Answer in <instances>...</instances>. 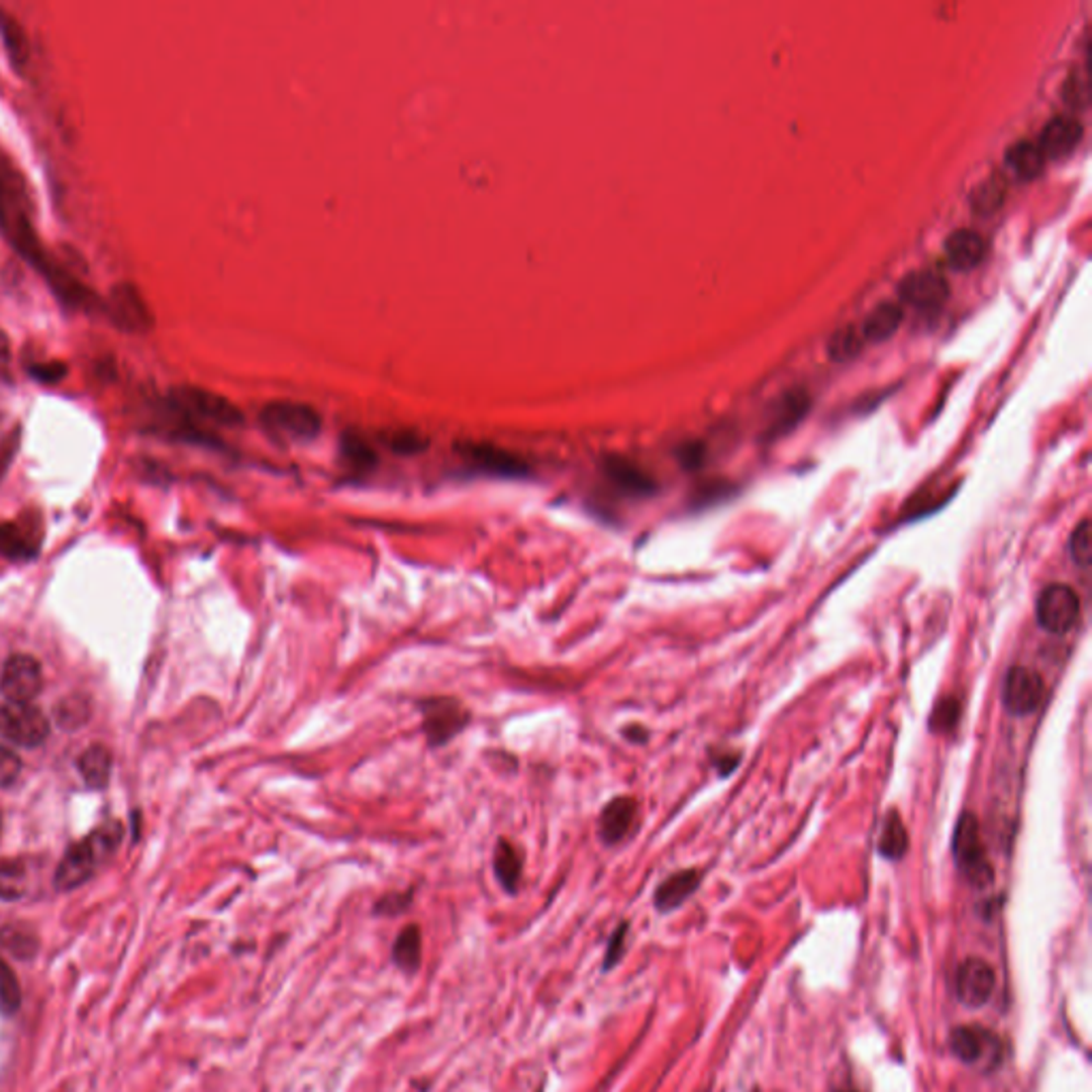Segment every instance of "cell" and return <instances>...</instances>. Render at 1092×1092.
Wrapping results in <instances>:
<instances>
[{
  "label": "cell",
  "mask_w": 1092,
  "mask_h": 1092,
  "mask_svg": "<svg viewBox=\"0 0 1092 1092\" xmlns=\"http://www.w3.org/2000/svg\"><path fill=\"white\" fill-rule=\"evenodd\" d=\"M898 295L915 310H936L950 297V284L936 272H913L898 284Z\"/></svg>",
  "instance_id": "9a60e30c"
},
{
  "label": "cell",
  "mask_w": 1092,
  "mask_h": 1092,
  "mask_svg": "<svg viewBox=\"0 0 1092 1092\" xmlns=\"http://www.w3.org/2000/svg\"><path fill=\"white\" fill-rule=\"evenodd\" d=\"M1005 165L1015 178L1028 182L1041 176L1046 157L1041 155L1037 141H1018L1005 152Z\"/></svg>",
  "instance_id": "7402d4cb"
},
{
  "label": "cell",
  "mask_w": 1092,
  "mask_h": 1092,
  "mask_svg": "<svg viewBox=\"0 0 1092 1092\" xmlns=\"http://www.w3.org/2000/svg\"><path fill=\"white\" fill-rule=\"evenodd\" d=\"M22 771V762L7 747H0V788L11 785Z\"/></svg>",
  "instance_id": "ab89813d"
},
{
  "label": "cell",
  "mask_w": 1092,
  "mask_h": 1092,
  "mask_svg": "<svg viewBox=\"0 0 1092 1092\" xmlns=\"http://www.w3.org/2000/svg\"><path fill=\"white\" fill-rule=\"evenodd\" d=\"M107 314L116 327L128 333H143L152 329V312L132 284H116L107 299Z\"/></svg>",
  "instance_id": "7c38bea8"
},
{
  "label": "cell",
  "mask_w": 1092,
  "mask_h": 1092,
  "mask_svg": "<svg viewBox=\"0 0 1092 1092\" xmlns=\"http://www.w3.org/2000/svg\"><path fill=\"white\" fill-rule=\"evenodd\" d=\"M22 1005V990L20 982L13 973V969L5 963V958L0 956V1013L13 1015Z\"/></svg>",
  "instance_id": "1f68e13d"
},
{
  "label": "cell",
  "mask_w": 1092,
  "mask_h": 1092,
  "mask_svg": "<svg viewBox=\"0 0 1092 1092\" xmlns=\"http://www.w3.org/2000/svg\"><path fill=\"white\" fill-rule=\"evenodd\" d=\"M994 984V969L984 958H967L956 971V996L969 1009L984 1007L990 1001Z\"/></svg>",
  "instance_id": "5bb4252c"
},
{
  "label": "cell",
  "mask_w": 1092,
  "mask_h": 1092,
  "mask_svg": "<svg viewBox=\"0 0 1092 1092\" xmlns=\"http://www.w3.org/2000/svg\"><path fill=\"white\" fill-rule=\"evenodd\" d=\"M420 954H423V936L416 924H408L401 930L393 944V963L399 971L412 975L420 967Z\"/></svg>",
  "instance_id": "cb8c5ba5"
},
{
  "label": "cell",
  "mask_w": 1092,
  "mask_h": 1092,
  "mask_svg": "<svg viewBox=\"0 0 1092 1092\" xmlns=\"http://www.w3.org/2000/svg\"><path fill=\"white\" fill-rule=\"evenodd\" d=\"M807 408H809V401H807V395H800V393H790L788 397H785V404L783 408L779 410V416L775 420V431L777 433H783L792 429L798 420L807 414Z\"/></svg>",
  "instance_id": "d590c367"
},
{
  "label": "cell",
  "mask_w": 1092,
  "mask_h": 1092,
  "mask_svg": "<svg viewBox=\"0 0 1092 1092\" xmlns=\"http://www.w3.org/2000/svg\"><path fill=\"white\" fill-rule=\"evenodd\" d=\"M1003 708L1013 717L1032 715L1044 702V679L1026 666H1011L1001 685Z\"/></svg>",
  "instance_id": "30bf717a"
},
{
  "label": "cell",
  "mask_w": 1092,
  "mask_h": 1092,
  "mask_svg": "<svg viewBox=\"0 0 1092 1092\" xmlns=\"http://www.w3.org/2000/svg\"><path fill=\"white\" fill-rule=\"evenodd\" d=\"M0 231L5 233L17 253L39 267L54 284V289L67 278L63 270L45 259L32 226V201L28 188L22 176L7 163L0 165Z\"/></svg>",
  "instance_id": "6da1fadb"
},
{
  "label": "cell",
  "mask_w": 1092,
  "mask_h": 1092,
  "mask_svg": "<svg viewBox=\"0 0 1092 1092\" xmlns=\"http://www.w3.org/2000/svg\"><path fill=\"white\" fill-rule=\"evenodd\" d=\"M738 762H740V756H738V754H736V756H734V754H727V756L719 758L715 764L719 766V773L725 777V775H730V773L736 769Z\"/></svg>",
  "instance_id": "ee69618b"
},
{
  "label": "cell",
  "mask_w": 1092,
  "mask_h": 1092,
  "mask_svg": "<svg viewBox=\"0 0 1092 1092\" xmlns=\"http://www.w3.org/2000/svg\"><path fill=\"white\" fill-rule=\"evenodd\" d=\"M49 734V721L30 702L0 706V736L20 747H39Z\"/></svg>",
  "instance_id": "ba28073f"
},
{
  "label": "cell",
  "mask_w": 1092,
  "mask_h": 1092,
  "mask_svg": "<svg viewBox=\"0 0 1092 1092\" xmlns=\"http://www.w3.org/2000/svg\"><path fill=\"white\" fill-rule=\"evenodd\" d=\"M171 397H174V404L178 406V410L190 416H197L201 420H209V423L235 427L243 420L241 410L233 404V401H228L226 397L212 391H205L199 387H180Z\"/></svg>",
  "instance_id": "9c48e42d"
},
{
  "label": "cell",
  "mask_w": 1092,
  "mask_h": 1092,
  "mask_svg": "<svg viewBox=\"0 0 1092 1092\" xmlns=\"http://www.w3.org/2000/svg\"><path fill=\"white\" fill-rule=\"evenodd\" d=\"M15 449H17V433L13 431L3 444H0V476L5 474V470L9 468L11 459L15 455Z\"/></svg>",
  "instance_id": "7bdbcfd3"
},
{
  "label": "cell",
  "mask_w": 1092,
  "mask_h": 1092,
  "mask_svg": "<svg viewBox=\"0 0 1092 1092\" xmlns=\"http://www.w3.org/2000/svg\"><path fill=\"white\" fill-rule=\"evenodd\" d=\"M865 337H862L860 329L854 327V324H848V327L838 329L830 341H828V357L836 363H842V361H850L854 359L862 349H865Z\"/></svg>",
  "instance_id": "4dcf8cb0"
},
{
  "label": "cell",
  "mask_w": 1092,
  "mask_h": 1092,
  "mask_svg": "<svg viewBox=\"0 0 1092 1092\" xmlns=\"http://www.w3.org/2000/svg\"><path fill=\"white\" fill-rule=\"evenodd\" d=\"M623 734H625V738L631 740V742H644V740L649 738V732L644 730V727H640V725H629V727H625V732H623Z\"/></svg>",
  "instance_id": "f6af8a7d"
},
{
  "label": "cell",
  "mask_w": 1092,
  "mask_h": 1092,
  "mask_svg": "<svg viewBox=\"0 0 1092 1092\" xmlns=\"http://www.w3.org/2000/svg\"><path fill=\"white\" fill-rule=\"evenodd\" d=\"M410 900H412V892H406V894H401V892H397V894H387V896H382V898L378 900L374 911H376L378 915H389V917H393V915H399L401 911H406L408 905H410Z\"/></svg>",
  "instance_id": "60d3db41"
},
{
  "label": "cell",
  "mask_w": 1092,
  "mask_h": 1092,
  "mask_svg": "<svg viewBox=\"0 0 1092 1092\" xmlns=\"http://www.w3.org/2000/svg\"><path fill=\"white\" fill-rule=\"evenodd\" d=\"M7 357H9V351H7V341H5L3 333H0V359H3V361H7Z\"/></svg>",
  "instance_id": "bcb514c9"
},
{
  "label": "cell",
  "mask_w": 1092,
  "mask_h": 1092,
  "mask_svg": "<svg viewBox=\"0 0 1092 1092\" xmlns=\"http://www.w3.org/2000/svg\"><path fill=\"white\" fill-rule=\"evenodd\" d=\"M636 811L638 804L629 796H617L606 804L598 821V832L604 846H617V842H621L629 834L631 823L636 819Z\"/></svg>",
  "instance_id": "ac0fdd59"
},
{
  "label": "cell",
  "mask_w": 1092,
  "mask_h": 1092,
  "mask_svg": "<svg viewBox=\"0 0 1092 1092\" xmlns=\"http://www.w3.org/2000/svg\"><path fill=\"white\" fill-rule=\"evenodd\" d=\"M900 322H903V310H900L896 303H879L865 318V322H862L860 333L865 337V341L881 343L898 331Z\"/></svg>",
  "instance_id": "44dd1931"
},
{
  "label": "cell",
  "mask_w": 1092,
  "mask_h": 1092,
  "mask_svg": "<svg viewBox=\"0 0 1092 1092\" xmlns=\"http://www.w3.org/2000/svg\"><path fill=\"white\" fill-rule=\"evenodd\" d=\"M602 470L608 481L627 495L647 497V495H654L658 489L654 478H651L647 472H642L636 464H631L625 457H619V455L604 457Z\"/></svg>",
  "instance_id": "e0dca14e"
},
{
  "label": "cell",
  "mask_w": 1092,
  "mask_h": 1092,
  "mask_svg": "<svg viewBox=\"0 0 1092 1092\" xmlns=\"http://www.w3.org/2000/svg\"><path fill=\"white\" fill-rule=\"evenodd\" d=\"M122 838L120 823H105V826L90 832L78 846H73L61 860L56 871V886L59 890H75L97 873L105 862L118 850Z\"/></svg>",
  "instance_id": "7a4b0ae2"
},
{
  "label": "cell",
  "mask_w": 1092,
  "mask_h": 1092,
  "mask_svg": "<svg viewBox=\"0 0 1092 1092\" xmlns=\"http://www.w3.org/2000/svg\"><path fill=\"white\" fill-rule=\"evenodd\" d=\"M75 715H80L82 719L86 717V704L84 702L75 704V700H69L67 706L59 708V721L63 723V727H75V723H78Z\"/></svg>",
  "instance_id": "b9f144b4"
},
{
  "label": "cell",
  "mask_w": 1092,
  "mask_h": 1092,
  "mask_svg": "<svg viewBox=\"0 0 1092 1092\" xmlns=\"http://www.w3.org/2000/svg\"><path fill=\"white\" fill-rule=\"evenodd\" d=\"M459 455H462L470 466L491 476L521 478L529 474L525 459L491 442H462L459 444Z\"/></svg>",
  "instance_id": "8fae6325"
},
{
  "label": "cell",
  "mask_w": 1092,
  "mask_h": 1092,
  "mask_svg": "<svg viewBox=\"0 0 1092 1092\" xmlns=\"http://www.w3.org/2000/svg\"><path fill=\"white\" fill-rule=\"evenodd\" d=\"M389 446L397 455H414L427 446V439L414 431H397L389 437Z\"/></svg>",
  "instance_id": "74e56055"
},
{
  "label": "cell",
  "mask_w": 1092,
  "mask_h": 1092,
  "mask_svg": "<svg viewBox=\"0 0 1092 1092\" xmlns=\"http://www.w3.org/2000/svg\"><path fill=\"white\" fill-rule=\"evenodd\" d=\"M961 713H963V708L956 698L948 696L944 700H938L928 717V730L934 734L952 732L958 725V719H961Z\"/></svg>",
  "instance_id": "d6a6232c"
},
{
  "label": "cell",
  "mask_w": 1092,
  "mask_h": 1092,
  "mask_svg": "<svg viewBox=\"0 0 1092 1092\" xmlns=\"http://www.w3.org/2000/svg\"><path fill=\"white\" fill-rule=\"evenodd\" d=\"M341 453H343V459H346V462L351 464V468L361 470V472L372 470L376 466V462H378V457L372 451V446L366 442V439H361L355 433L343 437Z\"/></svg>",
  "instance_id": "e575fe53"
},
{
  "label": "cell",
  "mask_w": 1092,
  "mask_h": 1092,
  "mask_svg": "<svg viewBox=\"0 0 1092 1092\" xmlns=\"http://www.w3.org/2000/svg\"><path fill=\"white\" fill-rule=\"evenodd\" d=\"M756 1092H758V1090H756Z\"/></svg>",
  "instance_id": "c3c4849f"
},
{
  "label": "cell",
  "mask_w": 1092,
  "mask_h": 1092,
  "mask_svg": "<svg viewBox=\"0 0 1092 1092\" xmlns=\"http://www.w3.org/2000/svg\"><path fill=\"white\" fill-rule=\"evenodd\" d=\"M43 687L41 666L30 656H11L0 677V692L7 702H30Z\"/></svg>",
  "instance_id": "4fadbf2b"
},
{
  "label": "cell",
  "mask_w": 1092,
  "mask_h": 1092,
  "mask_svg": "<svg viewBox=\"0 0 1092 1092\" xmlns=\"http://www.w3.org/2000/svg\"><path fill=\"white\" fill-rule=\"evenodd\" d=\"M700 886V873L696 869H685L670 875L658 886L654 894V903L660 913H670L679 909L685 900L692 896Z\"/></svg>",
  "instance_id": "ffe728a7"
},
{
  "label": "cell",
  "mask_w": 1092,
  "mask_h": 1092,
  "mask_svg": "<svg viewBox=\"0 0 1092 1092\" xmlns=\"http://www.w3.org/2000/svg\"><path fill=\"white\" fill-rule=\"evenodd\" d=\"M1067 549H1069L1071 560L1076 562L1080 568L1090 566V560H1092V533H1090L1088 519H1084L1076 529L1071 531V538H1069Z\"/></svg>",
  "instance_id": "8d00e7d4"
},
{
  "label": "cell",
  "mask_w": 1092,
  "mask_h": 1092,
  "mask_svg": "<svg viewBox=\"0 0 1092 1092\" xmlns=\"http://www.w3.org/2000/svg\"><path fill=\"white\" fill-rule=\"evenodd\" d=\"M838 1092H856V1090H838Z\"/></svg>",
  "instance_id": "7dc6e473"
},
{
  "label": "cell",
  "mask_w": 1092,
  "mask_h": 1092,
  "mask_svg": "<svg viewBox=\"0 0 1092 1092\" xmlns=\"http://www.w3.org/2000/svg\"><path fill=\"white\" fill-rule=\"evenodd\" d=\"M418 708L420 717H423V734L433 747H442L457 734H462L470 721L466 706L459 704L455 698H429L420 702Z\"/></svg>",
  "instance_id": "52a82bcc"
},
{
  "label": "cell",
  "mask_w": 1092,
  "mask_h": 1092,
  "mask_svg": "<svg viewBox=\"0 0 1092 1092\" xmlns=\"http://www.w3.org/2000/svg\"><path fill=\"white\" fill-rule=\"evenodd\" d=\"M1034 619L1048 634H1067L1080 619L1078 591L1067 583H1052L1044 587L1037 602H1034Z\"/></svg>",
  "instance_id": "5b68a950"
},
{
  "label": "cell",
  "mask_w": 1092,
  "mask_h": 1092,
  "mask_svg": "<svg viewBox=\"0 0 1092 1092\" xmlns=\"http://www.w3.org/2000/svg\"><path fill=\"white\" fill-rule=\"evenodd\" d=\"M948 1046L958 1061L986 1073L1001 1067L1005 1059L1003 1039L982 1024H963L952 1028Z\"/></svg>",
  "instance_id": "277c9868"
},
{
  "label": "cell",
  "mask_w": 1092,
  "mask_h": 1092,
  "mask_svg": "<svg viewBox=\"0 0 1092 1092\" xmlns=\"http://www.w3.org/2000/svg\"><path fill=\"white\" fill-rule=\"evenodd\" d=\"M909 850V834L903 819L896 811H890L884 819V828L879 834V854L890 862L903 860Z\"/></svg>",
  "instance_id": "d4e9b609"
},
{
  "label": "cell",
  "mask_w": 1092,
  "mask_h": 1092,
  "mask_svg": "<svg viewBox=\"0 0 1092 1092\" xmlns=\"http://www.w3.org/2000/svg\"><path fill=\"white\" fill-rule=\"evenodd\" d=\"M1082 137H1084V126L1078 118L1059 116V118H1052L1044 126L1037 145L1041 150V155L1046 157V161L1048 159L1059 161V159L1069 157L1071 152L1080 145Z\"/></svg>",
  "instance_id": "2e32d148"
},
{
  "label": "cell",
  "mask_w": 1092,
  "mask_h": 1092,
  "mask_svg": "<svg viewBox=\"0 0 1092 1092\" xmlns=\"http://www.w3.org/2000/svg\"><path fill=\"white\" fill-rule=\"evenodd\" d=\"M627 930H629V926H627V922H623V924L617 926L615 932L610 934V938H608V948H606V956H604V965H602L604 971H610L612 967H617V965H619L621 956H623V952H625Z\"/></svg>",
  "instance_id": "f35d334b"
},
{
  "label": "cell",
  "mask_w": 1092,
  "mask_h": 1092,
  "mask_svg": "<svg viewBox=\"0 0 1092 1092\" xmlns=\"http://www.w3.org/2000/svg\"><path fill=\"white\" fill-rule=\"evenodd\" d=\"M0 946L15 958H22V961H28L36 954L34 934L22 926H7L0 930Z\"/></svg>",
  "instance_id": "836d02e7"
},
{
  "label": "cell",
  "mask_w": 1092,
  "mask_h": 1092,
  "mask_svg": "<svg viewBox=\"0 0 1092 1092\" xmlns=\"http://www.w3.org/2000/svg\"><path fill=\"white\" fill-rule=\"evenodd\" d=\"M261 423L284 437L312 439L320 433L322 418L318 410L299 401H272L261 410Z\"/></svg>",
  "instance_id": "8992f818"
},
{
  "label": "cell",
  "mask_w": 1092,
  "mask_h": 1092,
  "mask_svg": "<svg viewBox=\"0 0 1092 1092\" xmlns=\"http://www.w3.org/2000/svg\"><path fill=\"white\" fill-rule=\"evenodd\" d=\"M28 871L20 860H0V898L17 900L26 894Z\"/></svg>",
  "instance_id": "f546056e"
},
{
  "label": "cell",
  "mask_w": 1092,
  "mask_h": 1092,
  "mask_svg": "<svg viewBox=\"0 0 1092 1092\" xmlns=\"http://www.w3.org/2000/svg\"><path fill=\"white\" fill-rule=\"evenodd\" d=\"M36 544L32 535L15 523H0V558L22 562L34 558Z\"/></svg>",
  "instance_id": "4316f807"
},
{
  "label": "cell",
  "mask_w": 1092,
  "mask_h": 1092,
  "mask_svg": "<svg viewBox=\"0 0 1092 1092\" xmlns=\"http://www.w3.org/2000/svg\"><path fill=\"white\" fill-rule=\"evenodd\" d=\"M1007 197V184L1005 180L996 174L977 184L971 193V209L980 216H990L996 209H1001Z\"/></svg>",
  "instance_id": "83f0119b"
},
{
  "label": "cell",
  "mask_w": 1092,
  "mask_h": 1092,
  "mask_svg": "<svg viewBox=\"0 0 1092 1092\" xmlns=\"http://www.w3.org/2000/svg\"><path fill=\"white\" fill-rule=\"evenodd\" d=\"M521 871H523V862L512 842L504 838L497 840L495 852H493V873H495V879L500 881V886L508 894H514L516 888H519Z\"/></svg>",
  "instance_id": "603a6c76"
},
{
  "label": "cell",
  "mask_w": 1092,
  "mask_h": 1092,
  "mask_svg": "<svg viewBox=\"0 0 1092 1092\" xmlns=\"http://www.w3.org/2000/svg\"><path fill=\"white\" fill-rule=\"evenodd\" d=\"M952 854L958 871H961L975 888H988L994 879L992 867L986 858L980 821L965 811L958 817L952 834Z\"/></svg>",
  "instance_id": "3957f363"
},
{
  "label": "cell",
  "mask_w": 1092,
  "mask_h": 1092,
  "mask_svg": "<svg viewBox=\"0 0 1092 1092\" xmlns=\"http://www.w3.org/2000/svg\"><path fill=\"white\" fill-rule=\"evenodd\" d=\"M946 261L956 272H971L986 257V241L971 228H958L946 239Z\"/></svg>",
  "instance_id": "d6986e66"
},
{
  "label": "cell",
  "mask_w": 1092,
  "mask_h": 1092,
  "mask_svg": "<svg viewBox=\"0 0 1092 1092\" xmlns=\"http://www.w3.org/2000/svg\"><path fill=\"white\" fill-rule=\"evenodd\" d=\"M0 39H3L5 43V49L9 54V59L15 67H24L28 56H30V45H28V36L22 28L20 22H15L13 17L9 13H5L3 9H0Z\"/></svg>",
  "instance_id": "f1b7e54d"
},
{
  "label": "cell",
  "mask_w": 1092,
  "mask_h": 1092,
  "mask_svg": "<svg viewBox=\"0 0 1092 1092\" xmlns=\"http://www.w3.org/2000/svg\"><path fill=\"white\" fill-rule=\"evenodd\" d=\"M78 769H80L82 779L90 785V788L94 790L105 788L111 775V754L101 744H92L90 750H86L80 756Z\"/></svg>",
  "instance_id": "484cf974"
}]
</instances>
